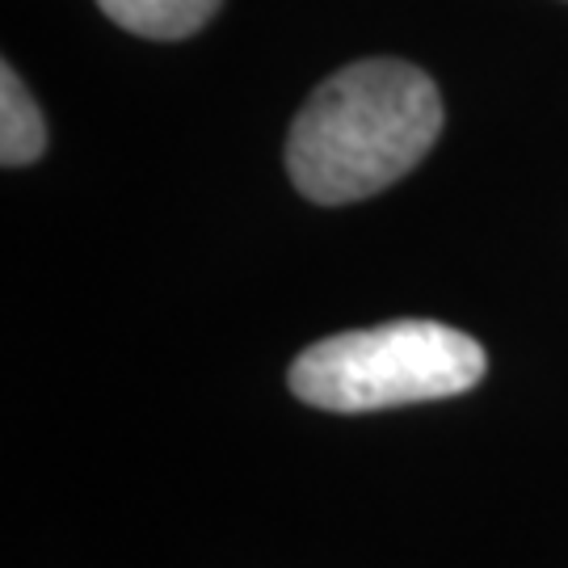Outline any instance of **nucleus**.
<instances>
[{"instance_id":"obj_4","label":"nucleus","mask_w":568,"mask_h":568,"mask_svg":"<svg viewBox=\"0 0 568 568\" xmlns=\"http://www.w3.org/2000/svg\"><path fill=\"white\" fill-rule=\"evenodd\" d=\"M42 148H47L42 110L13 72V63H4V72H0V161L9 169L34 164L42 156Z\"/></svg>"},{"instance_id":"obj_2","label":"nucleus","mask_w":568,"mask_h":568,"mask_svg":"<svg viewBox=\"0 0 568 568\" xmlns=\"http://www.w3.org/2000/svg\"><path fill=\"white\" fill-rule=\"evenodd\" d=\"M485 349L438 321L349 328L307 345L291 366V392L328 413H375L459 396L485 379Z\"/></svg>"},{"instance_id":"obj_1","label":"nucleus","mask_w":568,"mask_h":568,"mask_svg":"<svg viewBox=\"0 0 568 568\" xmlns=\"http://www.w3.org/2000/svg\"><path fill=\"white\" fill-rule=\"evenodd\" d=\"M438 131L443 98L422 68L363 60L333 72L295 114L286 169L312 203H358L413 173Z\"/></svg>"},{"instance_id":"obj_3","label":"nucleus","mask_w":568,"mask_h":568,"mask_svg":"<svg viewBox=\"0 0 568 568\" xmlns=\"http://www.w3.org/2000/svg\"><path fill=\"white\" fill-rule=\"evenodd\" d=\"M110 21L140 39L173 42L199 34L224 0H98Z\"/></svg>"}]
</instances>
